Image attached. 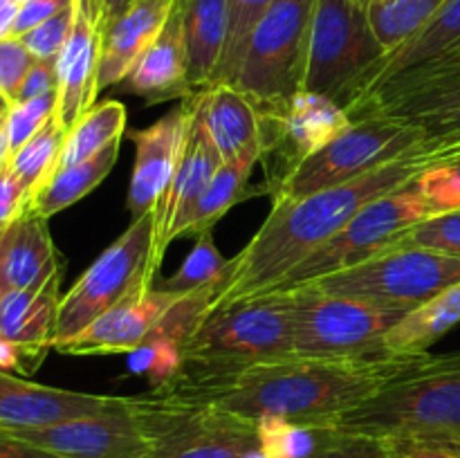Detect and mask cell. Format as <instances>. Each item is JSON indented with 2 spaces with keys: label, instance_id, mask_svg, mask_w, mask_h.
<instances>
[{
  "label": "cell",
  "instance_id": "6da1fadb",
  "mask_svg": "<svg viewBox=\"0 0 460 458\" xmlns=\"http://www.w3.org/2000/svg\"><path fill=\"white\" fill-rule=\"evenodd\" d=\"M452 162H456V153L445 139L427 137L409 155L377 166L350 182L290 200H274L259 232L227 260L223 278L211 290L207 314L272 292L295 265L340 233L362 207L407 187L425 171Z\"/></svg>",
  "mask_w": 460,
  "mask_h": 458
},
{
  "label": "cell",
  "instance_id": "7a4b0ae2",
  "mask_svg": "<svg viewBox=\"0 0 460 458\" xmlns=\"http://www.w3.org/2000/svg\"><path fill=\"white\" fill-rule=\"evenodd\" d=\"M411 357L386 353L385 348L359 357L290 355L254 364L232 375L191 377L178 373L151 391L184 402L207 404L252 422L283 418L299 425L326 427L332 418L358 407L402 373Z\"/></svg>",
  "mask_w": 460,
  "mask_h": 458
},
{
  "label": "cell",
  "instance_id": "3957f363",
  "mask_svg": "<svg viewBox=\"0 0 460 458\" xmlns=\"http://www.w3.org/2000/svg\"><path fill=\"white\" fill-rule=\"evenodd\" d=\"M323 429L380 440L460 443V350L418 353L402 373Z\"/></svg>",
  "mask_w": 460,
  "mask_h": 458
},
{
  "label": "cell",
  "instance_id": "277c9868",
  "mask_svg": "<svg viewBox=\"0 0 460 458\" xmlns=\"http://www.w3.org/2000/svg\"><path fill=\"white\" fill-rule=\"evenodd\" d=\"M292 348V299L286 290H274L207 314L184 341L180 373L191 377L232 375L254 364L290 357Z\"/></svg>",
  "mask_w": 460,
  "mask_h": 458
},
{
  "label": "cell",
  "instance_id": "5b68a950",
  "mask_svg": "<svg viewBox=\"0 0 460 458\" xmlns=\"http://www.w3.org/2000/svg\"><path fill=\"white\" fill-rule=\"evenodd\" d=\"M386 49L373 31L368 0H317L308 34L304 90L349 110L359 101Z\"/></svg>",
  "mask_w": 460,
  "mask_h": 458
},
{
  "label": "cell",
  "instance_id": "8992f818",
  "mask_svg": "<svg viewBox=\"0 0 460 458\" xmlns=\"http://www.w3.org/2000/svg\"><path fill=\"white\" fill-rule=\"evenodd\" d=\"M155 216L153 211L130 220L117 241H112L93 265L61 296L57 314L54 346L102 317L115 305L151 290L157 274Z\"/></svg>",
  "mask_w": 460,
  "mask_h": 458
},
{
  "label": "cell",
  "instance_id": "52a82bcc",
  "mask_svg": "<svg viewBox=\"0 0 460 458\" xmlns=\"http://www.w3.org/2000/svg\"><path fill=\"white\" fill-rule=\"evenodd\" d=\"M416 126L385 115H364L313 155L295 162L272 182L274 200H290L350 182L368 171L400 160L425 144Z\"/></svg>",
  "mask_w": 460,
  "mask_h": 458
},
{
  "label": "cell",
  "instance_id": "ba28073f",
  "mask_svg": "<svg viewBox=\"0 0 460 458\" xmlns=\"http://www.w3.org/2000/svg\"><path fill=\"white\" fill-rule=\"evenodd\" d=\"M133 411L151 458H256V422L198 402L148 391L135 395Z\"/></svg>",
  "mask_w": 460,
  "mask_h": 458
},
{
  "label": "cell",
  "instance_id": "9c48e42d",
  "mask_svg": "<svg viewBox=\"0 0 460 458\" xmlns=\"http://www.w3.org/2000/svg\"><path fill=\"white\" fill-rule=\"evenodd\" d=\"M317 0H277L252 30L229 85L250 94L265 112L304 90L308 34Z\"/></svg>",
  "mask_w": 460,
  "mask_h": 458
},
{
  "label": "cell",
  "instance_id": "30bf717a",
  "mask_svg": "<svg viewBox=\"0 0 460 458\" xmlns=\"http://www.w3.org/2000/svg\"><path fill=\"white\" fill-rule=\"evenodd\" d=\"M295 313L296 357H359L382 350V339L409 310L328 295L310 286L286 290Z\"/></svg>",
  "mask_w": 460,
  "mask_h": 458
},
{
  "label": "cell",
  "instance_id": "8fae6325",
  "mask_svg": "<svg viewBox=\"0 0 460 458\" xmlns=\"http://www.w3.org/2000/svg\"><path fill=\"white\" fill-rule=\"evenodd\" d=\"M460 278V256L394 245L362 263L304 286L391 308L413 310Z\"/></svg>",
  "mask_w": 460,
  "mask_h": 458
},
{
  "label": "cell",
  "instance_id": "7c38bea8",
  "mask_svg": "<svg viewBox=\"0 0 460 458\" xmlns=\"http://www.w3.org/2000/svg\"><path fill=\"white\" fill-rule=\"evenodd\" d=\"M416 180L362 207L340 233H335L331 241L323 242L299 265H295L274 290H290L314 278L353 268L394 247L413 225L434 216L429 202L418 191Z\"/></svg>",
  "mask_w": 460,
  "mask_h": 458
},
{
  "label": "cell",
  "instance_id": "4fadbf2b",
  "mask_svg": "<svg viewBox=\"0 0 460 458\" xmlns=\"http://www.w3.org/2000/svg\"><path fill=\"white\" fill-rule=\"evenodd\" d=\"M350 119L385 115L416 126L425 137L460 135V70L411 67L391 76L349 108Z\"/></svg>",
  "mask_w": 460,
  "mask_h": 458
},
{
  "label": "cell",
  "instance_id": "5bb4252c",
  "mask_svg": "<svg viewBox=\"0 0 460 458\" xmlns=\"http://www.w3.org/2000/svg\"><path fill=\"white\" fill-rule=\"evenodd\" d=\"M58 458H151L133 411V398L99 416L76 418L40 429L4 431Z\"/></svg>",
  "mask_w": 460,
  "mask_h": 458
},
{
  "label": "cell",
  "instance_id": "9a60e30c",
  "mask_svg": "<svg viewBox=\"0 0 460 458\" xmlns=\"http://www.w3.org/2000/svg\"><path fill=\"white\" fill-rule=\"evenodd\" d=\"M108 12L99 0H75L70 36L57 57V117L70 130L90 108L99 92L103 27Z\"/></svg>",
  "mask_w": 460,
  "mask_h": 458
},
{
  "label": "cell",
  "instance_id": "2e32d148",
  "mask_svg": "<svg viewBox=\"0 0 460 458\" xmlns=\"http://www.w3.org/2000/svg\"><path fill=\"white\" fill-rule=\"evenodd\" d=\"M189 119L191 103L184 99L148 128L128 130V137L135 144V164L126 205L133 218L155 209L169 189L187 144Z\"/></svg>",
  "mask_w": 460,
  "mask_h": 458
},
{
  "label": "cell",
  "instance_id": "e0dca14e",
  "mask_svg": "<svg viewBox=\"0 0 460 458\" xmlns=\"http://www.w3.org/2000/svg\"><path fill=\"white\" fill-rule=\"evenodd\" d=\"M196 110L223 162H261L270 153L268 112L229 84L193 92Z\"/></svg>",
  "mask_w": 460,
  "mask_h": 458
},
{
  "label": "cell",
  "instance_id": "ac0fdd59",
  "mask_svg": "<svg viewBox=\"0 0 460 458\" xmlns=\"http://www.w3.org/2000/svg\"><path fill=\"white\" fill-rule=\"evenodd\" d=\"M124 402L126 398L119 395L57 389V386L36 384L25 377H18L16 373L0 371V431L61 425L76 418L112 411Z\"/></svg>",
  "mask_w": 460,
  "mask_h": 458
},
{
  "label": "cell",
  "instance_id": "d6986e66",
  "mask_svg": "<svg viewBox=\"0 0 460 458\" xmlns=\"http://www.w3.org/2000/svg\"><path fill=\"white\" fill-rule=\"evenodd\" d=\"M178 296L151 287L103 313L75 337L54 346V350L63 355H128L153 335Z\"/></svg>",
  "mask_w": 460,
  "mask_h": 458
},
{
  "label": "cell",
  "instance_id": "ffe728a7",
  "mask_svg": "<svg viewBox=\"0 0 460 458\" xmlns=\"http://www.w3.org/2000/svg\"><path fill=\"white\" fill-rule=\"evenodd\" d=\"M350 121L353 119L346 108L332 99L310 90H299L281 108L268 112L270 153L279 151L286 155V171L295 162L331 144L337 135L349 128Z\"/></svg>",
  "mask_w": 460,
  "mask_h": 458
},
{
  "label": "cell",
  "instance_id": "44dd1931",
  "mask_svg": "<svg viewBox=\"0 0 460 458\" xmlns=\"http://www.w3.org/2000/svg\"><path fill=\"white\" fill-rule=\"evenodd\" d=\"M189 103H191V119H189L187 144H184L178 171H175L166 193L153 209V216H155V250H153V256H155L157 268H160L166 247L173 242V232L182 216L200 198V193L205 191L207 184L211 182L214 173L223 164V157L216 151L214 142L202 126L193 94L189 97Z\"/></svg>",
  "mask_w": 460,
  "mask_h": 458
},
{
  "label": "cell",
  "instance_id": "7402d4cb",
  "mask_svg": "<svg viewBox=\"0 0 460 458\" xmlns=\"http://www.w3.org/2000/svg\"><path fill=\"white\" fill-rule=\"evenodd\" d=\"M119 88L135 97H142L151 106L164 101H184L196 92L189 81L182 0H175L166 25L148 45L146 52L135 61Z\"/></svg>",
  "mask_w": 460,
  "mask_h": 458
},
{
  "label": "cell",
  "instance_id": "603a6c76",
  "mask_svg": "<svg viewBox=\"0 0 460 458\" xmlns=\"http://www.w3.org/2000/svg\"><path fill=\"white\" fill-rule=\"evenodd\" d=\"M61 278L54 277L36 290H4L0 296V339L21 350L27 375L54 350Z\"/></svg>",
  "mask_w": 460,
  "mask_h": 458
},
{
  "label": "cell",
  "instance_id": "cb8c5ba5",
  "mask_svg": "<svg viewBox=\"0 0 460 458\" xmlns=\"http://www.w3.org/2000/svg\"><path fill=\"white\" fill-rule=\"evenodd\" d=\"M173 4L175 0H130L119 13L108 16L103 27L99 90L124 81L135 61L166 25Z\"/></svg>",
  "mask_w": 460,
  "mask_h": 458
},
{
  "label": "cell",
  "instance_id": "d4e9b609",
  "mask_svg": "<svg viewBox=\"0 0 460 458\" xmlns=\"http://www.w3.org/2000/svg\"><path fill=\"white\" fill-rule=\"evenodd\" d=\"M63 277V256L58 254L48 229V218L27 211L9 225L0 260L4 290H36Z\"/></svg>",
  "mask_w": 460,
  "mask_h": 458
},
{
  "label": "cell",
  "instance_id": "484cf974",
  "mask_svg": "<svg viewBox=\"0 0 460 458\" xmlns=\"http://www.w3.org/2000/svg\"><path fill=\"white\" fill-rule=\"evenodd\" d=\"M184 43L191 88H211L229 31V0H182Z\"/></svg>",
  "mask_w": 460,
  "mask_h": 458
},
{
  "label": "cell",
  "instance_id": "4316f807",
  "mask_svg": "<svg viewBox=\"0 0 460 458\" xmlns=\"http://www.w3.org/2000/svg\"><path fill=\"white\" fill-rule=\"evenodd\" d=\"M456 48H460V0H447L420 31H416L407 43L386 54L385 61L377 67L376 79L371 81L364 94L389 81L391 76L445 57V54L454 52Z\"/></svg>",
  "mask_w": 460,
  "mask_h": 458
},
{
  "label": "cell",
  "instance_id": "83f0119b",
  "mask_svg": "<svg viewBox=\"0 0 460 458\" xmlns=\"http://www.w3.org/2000/svg\"><path fill=\"white\" fill-rule=\"evenodd\" d=\"M460 323V278L418 308L409 310L402 321L386 332L382 348L395 355L427 353L440 337Z\"/></svg>",
  "mask_w": 460,
  "mask_h": 458
},
{
  "label": "cell",
  "instance_id": "f1b7e54d",
  "mask_svg": "<svg viewBox=\"0 0 460 458\" xmlns=\"http://www.w3.org/2000/svg\"><path fill=\"white\" fill-rule=\"evenodd\" d=\"M254 166L256 162H223L205 191L200 193V198L182 216L173 232V241L180 236H200V233L211 232L214 225L232 207L254 196L252 191H259V189L247 187V180H250Z\"/></svg>",
  "mask_w": 460,
  "mask_h": 458
},
{
  "label": "cell",
  "instance_id": "f546056e",
  "mask_svg": "<svg viewBox=\"0 0 460 458\" xmlns=\"http://www.w3.org/2000/svg\"><path fill=\"white\" fill-rule=\"evenodd\" d=\"M119 144L121 139H117L111 146L99 151L97 155L88 157V160L79 162V164L58 169L57 173L34 193L30 211L43 216V218H52L58 211L67 209V207H72L75 202H79L81 198L88 196L90 191H94V189L108 178L112 166H115L117 157H119Z\"/></svg>",
  "mask_w": 460,
  "mask_h": 458
},
{
  "label": "cell",
  "instance_id": "4dcf8cb0",
  "mask_svg": "<svg viewBox=\"0 0 460 458\" xmlns=\"http://www.w3.org/2000/svg\"><path fill=\"white\" fill-rule=\"evenodd\" d=\"M126 112L124 103L115 99H106L102 103H94L70 130H67L66 144H63L58 169L79 164L88 157L97 155L112 142L124 137L126 133Z\"/></svg>",
  "mask_w": 460,
  "mask_h": 458
},
{
  "label": "cell",
  "instance_id": "1f68e13d",
  "mask_svg": "<svg viewBox=\"0 0 460 458\" xmlns=\"http://www.w3.org/2000/svg\"><path fill=\"white\" fill-rule=\"evenodd\" d=\"M447 0H368L373 31L386 54L407 43Z\"/></svg>",
  "mask_w": 460,
  "mask_h": 458
},
{
  "label": "cell",
  "instance_id": "d6a6232c",
  "mask_svg": "<svg viewBox=\"0 0 460 458\" xmlns=\"http://www.w3.org/2000/svg\"><path fill=\"white\" fill-rule=\"evenodd\" d=\"M66 137L67 130L52 119L9 157V169L30 189L31 198L58 171Z\"/></svg>",
  "mask_w": 460,
  "mask_h": 458
},
{
  "label": "cell",
  "instance_id": "836d02e7",
  "mask_svg": "<svg viewBox=\"0 0 460 458\" xmlns=\"http://www.w3.org/2000/svg\"><path fill=\"white\" fill-rule=\"evenodd\" d=\"M225 269H227V259L216 247L214 233L205 232L196 236V245L189 251L178 272L160 281L157 287L171 295H191L205 287H214L223 278Z\"/></svg>",
  "mask_w": 460,
  "mask_h": 458
},
{
  "label": "cell",
  "instance_id": "e575fe53",
  "mask_svg": "<svg viewBox=\"0 0 460 458\" xmlns=\"http://www.w3.org/2000/svg\"><path fill=\"white\" fill-rule=\"evenodd\" d=\"M263 458H304L332 436L323 427H308L283 418H261L256 422Z\"/></svg>",
  "mask_w": 460,
  "mask_h": 458
},
{
  "label": "cell",
  "instance_id": "d590c367",
  "mask_svg": "<svg viewBox=\"0 0 460 458\" xmlns=\"http://www.w3.org/2000/svg\"><path fill=\"white\" fill-rule=\"evenodd\" d=\"M274 3H277V0H229L227 43H225L223 61H220L218 72H216L214 85L229 84V81H232L252 30H254L259 18L263 16Z\"/></svg>",
  "mask_w": 460,
  "mask_h": 458
},
{
  "label": "cell",
  "instance_id": "8d00e7d4",
  "mask_svg": "<svg viewBox=\"0 0 460 458\" xmlns=\"http://www.w3.org/2000/svg\"><path fill=\"white\" fill-rule=\"evenodd\" d=\"M184 364L182 344L173 339H148L128 353V368L135 375H144L151 389L169 382Z\"/></svg>",
  "mask_w": 460,
  "mask_h": 458
},
{
  "label": "cell",
  "instance_id": "74e56055",
  "mask_svg": "<svg viewBox=\"0 0 460 458\" xmlns=\"http://www.w3.org/2000/svg\"><path fill=\"white\" fill-rule=\"evenodd\" d=\"M395 245L425 247L440 254L460 256V209L434 214L413 225Z\"/></svg>",
  "mask_w": 460,
  "mask_h": 458
},
{
  "label": "cell",
  "instance_id": "f35d334b",
  "mask_svg": "<svg viewBox=\"0 0 460 458\" xmlns=\"http://www.w3.org/2000/svg\"><path fill=\"white\" fill-rule=\"evenodd\" d=\"M54 117H57V94L12 103L7 108V135L12 153L34 137Z\"/></svg>",
  "mask_w": 460,
  "mask_h": 458
},
{
  "label": "cell",
  "instance_id": "ab89813d",
  "mask_svg": "<svg viewBox=\"0 0 460 458\" xmlns=\"http://www.w3.org/2000/svg\"><path fill=\"white\" fill-rule=\"evenodd\" d=\"M416 187L434 214L460 209V160L425 171L416 180Z\"/></svg>",
  "mask_w": 460,
  "mask_h": 458
},
{
  "label": "cell",
  "instance_id": "60d3db41",
  "mask_svg": "<svg viewBox=\"0 0 460 458\" xmlns=\"http://www.w3.org/2000/svg\"><path fill=\"white\" fill-rule=\"evenodd\" d=\"M72 21H75V0H72L70 7L61 9L57 16L48 18L39 27L21 36L22 43L27 45V49H30L36 61H57L58 52H61L67 36H70Z\"/></svg>",
  "mask_w": 460,
  "mask_h": 458
},
{
  "label": "cell",
  "instance_id": "b9f144b4",
  "mask_svg": "<svg viewBox=\"0 0 460 458\" xmlns=\"http://www.w3.org/2000/svg\"><path fill=\"white\" fill-rule=\"evenodd\" d=\"M34 61L36 58L31 57L22 39L9 36V39L0 40V94L9 106L16 103L22 81H25Z\"/></svg>",
  "mask_w": 460,
  "mask_h": 458
},
{
  "label": "cell",
  "instance_id": "7bdbcfd3",
  "mask_svg": "<svg viewBox=\"0 0 460 458\" xmlns=\"http://www.w3.org/2000/svg\"><path fill=\"white\" fill-rule=\"evenodd\" d=\"M332 431V429H331ZM304 458H386L385 445L380 440L346 436L332 431L331 438Z\"/></svg>",
  "mask_w": 460,
  "mask_h": 458
},
{
  "label": "cell",
  "instance_id": "ee69618b",
  "mask_svg": "<svg viewBox=\"0 0 460 458\" xmlns=\"http://www.w3.org/2000/svg\"><path fill=\"white\" fill-rule=\"evenodd\" d=\"M30 189L9 169V164L0 169V227H9L12 223H16L22 214L30 211Z\"/></svg>",
  "mask_w": 460,
  "mask_h": 458
},
{
  "label": "cell",
  "instance_id": "f6af8a7d",
  "mask_svg": "<svg viewBox=\"0 0 460 458\" xmlns=\"http://www.w3.org/2000/svg\"><path fill=\"white\" fill-rule=\"evenodd\" d=\"M386 458H460L454 440H386Z\"/></svg>",
  "mask_w": 460,
  "mask_h": 458
},
{
  "label": "cell",
  "instance_id": "bcb514c9",
  "mask_svg": "<svg viewBox=\"0 0 460 458\" xmlns=\"http://www.w3.org/2000/svg\"><path fill=\"white\" fill-rule=\"evenodd\" d=\"M72 0H27L18 7L16 16V27H13V36H25L27 31H31L34 27H39L40 22H45L48 18L57 16L61 9L70 7Z\"/></svg>",
  "mask_w": 460,
  "mask_h": 458
},
{
  "label": "cell",
  "instance_id": "7dc6e473",
  "mask_svg": "<svg viewBox=\"0 0 460 458\" xmlns=\"http://www.w3.org/2000/svg\"><path fill=\"white\" fill-rule=\"evenodd\" d=\"M57 94V61H34L21 85L16 101Z\"/></svg>",
  "mask_w": 460,
  "mask_h": 458
},
{
  "label": "cell",
  "instance_id": "c3c4849f",
  "mask_svg": "<svg viewBox=\"0 0 460 458\" xmlns=\"http://www.w3.org/2000/svg\"><path fill=\"white\" fill-rule=\"evenodd\" d=\"M0 458H58L45 449L34 447V445L18 440L13 436L0 431Z\"/></svg>",
  "mask_w": 460,
  "mask_h": 458
},
{
  "label": "cell",
  "instance_id": "681fc988",
  "mask_svg": "<svg viewBox=\"0 0 460 458\" xmlns=\"http://www.w3.org/2000/svg\"><path fill=\"white\" fill-rule=\"evenodd\" d=\"M0 371L25 373L27 375V366H25V359H22L21 350L4 339H0Z\"/></svg>",
  "mask_w": 460,
  "mask_h": 458
},
{
  "label": "cell",
  "instance_id": "f907efd6",
  "mask_svg": "<svg viewBox=\"0 0 460 458\" xmlns=\"http://www.w3.org/2000/svg\"><path fill=\"white\" fill-rule=\"evenodd\" d=\"M16 16H18V4L12 3V0H4V3L0 4V40L13 36Z\"/></svg>",
  "mask_w": 460,
  "mask_h": 458
},
{
  "label": "cell",
  "instance_id": "816d5d0a",
  "mask_svg": "<svg viewBox=\"0 0 460 458\" xmlns=\"http://www.w3.org/2000/svg\"><path fill=\"white\" fill-rule=\"evenodd\" d=\"M416 67H425V70H434V72H454L460 70V48L454 49V52L445 54V57L434 58L429 63H422V66Z\"/></svg>",
  "mask_w": 460,
  "mask_h": 458
},
{
  "label": "cell",
  "instance_id": "f5cc1de1",
  "mask_svg": "<svg viewBox=\"0 0 460 458\" xmlns=\"http://www.w3.org/2000/svg\"><path fill=\"white\" fill-rule=\"evenodd\" d=\"M9 157H12V144L7 135V112H3L0 115V169L9 164Z\"/></svg>",
  "mask_w": 460,
  "mask_h": 458
},
{
  "label": "cell",
  "instance_id": "db71d44e",
  "mask_svg": "<svg viewBox=\"0 0 460 458\" xmlns=\"http://www.w3.org/2000/svg\"><path fill=\"white\" fill-rule=\"evenodd\" d=\"M99 3L103 4V9L108 12V16H115V13H119L121 9L130 3V0H99Z\"/></svg>",
  "mask_w": 460,
  "mask_h": 458
},
{
  "label": "cell",
  "instance_id": "11a10c76",
  "mask_svg": "<svg viewBox=\"0 0 460 458\" xmlns=\"http://www.w3.org/2000/svg\"><path fill=\"white\" fill-rule=\"evenodd\" d=\"M7 229L9 227H0V260H3V247H4V238H7ZM4 287H3V278H0V296H3Z\"/></svg>",
  "mask_w": 460,
  "mask_h": 458
},
{
  "label": "cell",
  "instance_id": "9f6ffc18",
  "mask_svg": "<svg viewBox=\"0 0 460 458\" xmlns=\"http://www.w3.org/2000/svg\"><path fill=\"white\" fill-rule=\"evenodd\" d=\"M7 108H9V103L4 101V97L0 94V115H3V112H7Z\"/></svg>",
  "mask_w": 460,
  "mask_h": 458
},
{
  "label": "cell",
  "instance_id": "6f0895ef",
  "mask_svg": "<svg viewBox=\"0 0 460 458\" xmlns=\"http://www.w3.org/2000/svg\"><path fill=\"white\" fill-rule=\"evenodd\" d=\"M12 3H16L18 7H21V4H22V3H27V0H12Z\"/></svg>",
  "mask_w": 460,
  "mask_h": 458
},
{
  "label": "cell",
  "instance_id": "680465c9",
  "mask_svg": "<svg viewBox=\"0 0 460 458\" xmlns=\"http://www.w3.org/2000/svg\"><path fill=\"white\" fill-rule=\"evenodd\" d=\"M4 3V0H0V4H3Z\"/></svg>",
  "mask_w": 460,
  "mask_h": 458
}]
</instances>
